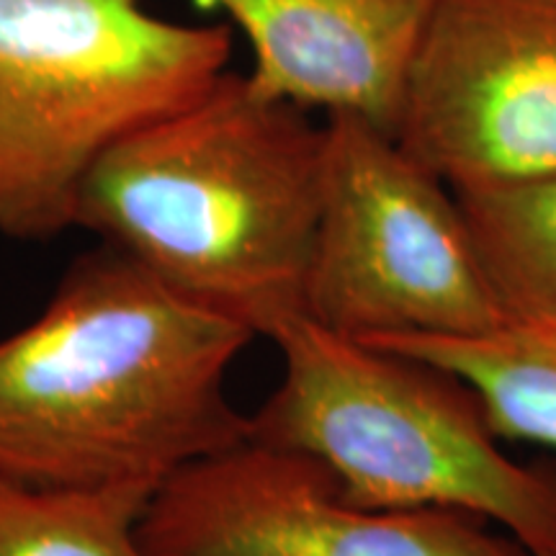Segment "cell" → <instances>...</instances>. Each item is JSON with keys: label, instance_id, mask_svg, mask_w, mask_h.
Wrapping results in <instances>:
<instances>
[{"label": "cell", "instance_id": "1", "mask_svg": "<svg viewBox=\"0 0 556 556\" xmlns=\"http://www.w3.org/2000/svg\"><path fill=\"white\" fill-rule=\"evenodd\" d=\"M253 340L99 242L0 338V479L155 495L248 438L227 379Z\"/></svg>", "mask_w": 556, "mask_h": 556}, {"label": "cell", "instance_id": "2", "mask_svg": "<svg viewBox=\"0 0 556 556\" xmlns=\"http://www.w3.org/2000/svg\"><path fill=\"white\" fill-rule=\"evenodd\" d=\"M325 122L225 73L90 165L75 225L208 312L270 338L304 315Z\"/></svg>", "mask_w": 556, "mask_h": 556}, {"label": "cell", "instance_id": "3", "mask_svg": "<svg viewBox=\"0 0 556 556\" xmlns=\"http://www.w3.org/2000/svg\"><path fill=\"white\" fill-rule=\"evenodd\" d=\"M268 340L281 379L250 415L248 438L315 456L358 505L464 513L528 556H556V471L507 456L469 384L307 315Z\"/></svg>", "mask_w": 556, "mask_h": 556}, {"label": "cell", "instance_id": "4", "mask_svg": "<svg viewBox=\"0 0 556 556\" xmlns=\"http://www.w3.org/2000/svg\"><path fill=\"white\" fill-rule=\"evenodd\" d=\"M229 54V26L178 24L144 0H0V235L67 232L90 165L199 99Z\"/></svg>", "mask_w": 556, "mask_h": 556}, {"label": "cell", "instance_id": "5", "mask_svg": "<svg viewBox=\"0 0 556 556\" xmlns=\"http://www.w3.org/2000/svg\"><path fill=\"white\" fill-rule=\"evenodd\" d=\"M304 315L338 336H479L507 319L456 193L389 131L325 119V186Z\"/></svg>", "mask_w": 556, "mask_h": 556}, {"label": "cell", "instance_id": "6", "mask_svg": "<svg viewBox=\"0 0 556 556\" xmlns=\"http://www.w3.org/2000/svg\"><path fill=\"white\" fill-rule=\"evenodd\" d=\"M394 139L454 193L556 173V0H430Z\"/></svg>", "mask_w": 556, "mask_h": 556}, {"label": "cell", "instance_id": "7", "mask_svg": "<svg viewBox=\"0 0 556 556\" xmlns=\"http://www.w3.org/2000/svg\"><path fill=\"white\" fill-rule=\"evenodd\" d=\"M139 539L152 556H528L464 513L353 503L315 456L255 438L170 477Z\"/></svg>", "mask_w": 556, "mask_h": 556}, {"label": "cell", "instance_id": "8", "mask_svg": "<svg viewBox=\"0 0 556 556\" xmlns=\"http://www.w3.org/2000/svg\"><path fill=\"white\" fill-rule=\"evenodd\" d=\"M253 47L263 93L351 114L394 137L402 90L430 0H204Z\"/></svg>", "mask_w": 556, "mask_h": 556}, {"label": "cell", "instance_id": "9", "mask_svg": "<svg viewBox=\"0 0 556 556\" xmlns=\"http://www.w3.org/2000/svg\"><path fill=\"white\" fill-rule=\"evenodd\" d=\"M368 345L446 368L471 387L500 438L556 451V319L507 317L479 336H397Z\"/></svg>", "mask_w": 556, "mask_h": 556}, {"label": "cell", "instance_id": "10", "mask_svg": "<svg viewBox=\"0 0 556 556\" xmlns=\"http://www.w3.org/2000/svg\"><path fill=\"white\" fill-rule=\"evenodd\" d=\"M456 199L507 317L556 319V173Z\"/></svg>", "mask_w": 556, "mask_h": 556}, {"label": "cell", "instance_id": "11", "mask_svg": "<svg viewBox=\"0 0 556 556\" xmlns=\"http://www.w3.org/2000/svg\"><path fill=\"white\" fill-rule=\"evenodd\" d=\"M144 490H50L0 479V556H152Z\"/></svg>", "mask_w": 556, "mask_h": 556}]
</instances>
